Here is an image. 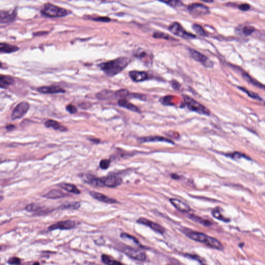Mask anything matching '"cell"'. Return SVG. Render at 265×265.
<instances>
[{"mask_svg":"<svg viewBox=\"0 0 265 265\" xmlns=\"http://www.w3.org/2000/svg\"><path fill=\"white\" fill-rule=\"evenodd\" d=\"M130 61L128 58L120 57L114 60L101 63L99 65V67L107 75L113 77L123 70L129 64Z\"/></svg>","mask_w":265,"mask_h":265,"instance_id":"6da1fadb","label":"cell"},{"mask_svg":"<svg viewBox=\"0 0 265 265\" xmlns=\"http://www.w3.org/2000/svg\"><path fill=\"white\" fill-rule=\"evenodd\" d=\"M184 232L187 236L191 239L202 243L206 244L209 247L213 249H217L219 250H223V246L222 243L215 238L208 236L203 233L196 232V231H186Z\"/></svg>","mask_w":265,"mask_h":265,"instance_id":"7a4b0ae2","label":"cell"},{"mask_svg":"<svg viewBox=\"0 0 265 265\" xmlns=\"http://www.w3.org/2000/svg\"><path fill=\"white\" fill-rule=\"evenodd\" d=\"M42 13L46 16L52 18L62 17L68 14V11L65 9L50 3L46 4L44 5Z\"/></svg>","mask_w":265,"mask_h":265,"instance_id":"3957f363","label":"cell"},{"mask_svg":"<svg viewBox=\"0 0 265 265\" xmlns=\"http://www.w3.org/2000/svg\"><path fill=\"white\" fill-rule=\"evenodd\" d=\"M183 98L187 107L190 110L195 111L201 114L209 115L210 114V112L207 108L201 104V103L196 101V100L186 95L183 97Z\"/></svg>","mask_w":265,"mask_h":265,"instance_id":"277c9868","label":"cell"},{"mask_svg":"<svg viewBox=\"0 0 265 265\" xmlns=\"http://www.w3.org/2000/svg\"><path fill=\"white\" fill-rule=\"evenodd\" d=\"M122 251L129 257L135 260L143 262L146 259V254L139 249L126 246L122 247Z\"/></svg>","mask_w":265,"mask_h":265,"instance_id":"5b68a950","label":"cell"},{"mask_svg":"<svg viewBox=\"0 0 265 265\" xmlns=\"http://www.w3.org/2000/svg\"><path fill=\"white\" fill-rule=\"evenodd\" d=\"M169 30L176 35L184 39H194L195 35L188 32L182 26L177 22H175L169 27Z\"/></svg>","mask_w":265,"mask_h":265,"instance_id":"8992f818","label":"cell"},{"mask_svg":"<svg viewBox=\"0 0 265 265\" xmlns=\"http://www.w3.org/2000/svg\"><path fill=\"white\" fill-rule=\"evenodd\" d=\"M188 10L190 14L194 17L203 16L208 14L209 8L202 4L193 3L188 5Z\"/></svg>","mask_w":265,"mask_h":265,"instance_id":"52a82bcc","label":"cell"},{"mask_svg":"<svg viewBox=\"0 0 265 265\" xmlns=\"http://www.w3.org/2000/svg\"><path fill=\"white\" fill-rule=\"evenodd\" d=\"M29 108V103L26 101H23L19 103L13 110L11 115V119L14 120L23 117L27 113Z\"/></svg>","mask_w":265,"mask_h":265,"instance_id":"ba28073f","label":"cell"},{"mask_svg":"<svg viewBox=\"0 0 265 265\" xmlns=\"http://www.w3.org/2000/svg\"><path fill=\"white\" fill-rule=\"evenodd\" d=\"M190 53L194 59L201 63V64L206 68H211L213 66V63L207 56L201 52L194 50L193 49H189Z\"/></svg>","mask_w":265,"mask_h":265,"instance_id":"9c48e42d","label":"cell"},{"mask_svg":"<svg viewBox=\"0 0 265 265\" xmlns=\"http://www.w3.org/2000/svg\"><path fill=\"white\" fill-rule=\"evenodd\" d=\"M101 178L103 187L106 186L108 188H115L120 185L122 182L121 178L114 175H111Z\"/></svg>","mask_w":265,"mask_h":265,"instance_id":"30bf717a","label":"cell"},{"mask_svg":"<svg viewBox=\"0 0 265 265\" xmlns=\"http://www.w3.org/2000/svg\"><path fill=\"white\" fill-rule=\"evenodd\" d=\"M76 227V223L74 221L66 220L57 222L49 227L50 230H69L74 229Z\"/></svg>","mask_w":265,"mask_h":265,"instance_id":"8fae6325","label":"cell"},{"mask_svg":"<svg viewBox=\"0 0 265 265\" xmlns=\"http://www.w3.org/2000/svg\"><path fill=\"white\" fill-rule=\"evenodd\" d=\"M137 222L138 223L143 224V225H146L147 226L149 227L152 230H153L154 231L157 232V233H159L161 234H163L165 233V230L164 229L163 227L161 225H159V224L156 223L154 222L149 220L148 219H145L143 217H141L139 219H138L137 221Z\"/></svg>","mask_w":265,"mask_h":265,"instance_id":"7c38bea8","label":"cell"},{"mask_svg":"<svg viewBox=\"0 0 265 265\" xmlns=\"http://www.w3.org/2000/svg\"><path fill=\"white\" fill-rule=\"evenodd\" d=\"M16 12L14 10H2L0 11V23H8L14 21L16 17Z\"/></svg>","mask_w":265,"mask_h":265,"instance_id":"4fadbf2b","label":"cell"},{"mask_svg":"<svg viewBox=\"0 0 265 265\" xmlns=\"http://www.w3.org/2000/svg\"><path fill=\"white\" fill-rule=\"evenodd\" d=\"M90 195L92 197L95 198L97 201H101V202L107 203V204H116L118 202L115 199L109 197L107 196H106L103 194L97 192L91 191L90 192Z\"/></svg>","mask_w":265,"mask_h":265,"instance_id":"5bb4252c","label":"cell"},{"mask_svg":"<svg viewBox=\"0 0 265 265\" xmlns=\"http://www.w3.org/2000/svg\"><path fill=\"white\" fill-rule=\"evenodd\" d=\"M129 75L132 81L135 82H141L148 79V74L145 72L133 71L129 72Z\"/></svg>","mask_w":265,"mask_h":265,"instance_id":"9a60e30c","label":"cell"},{"mask_svg":"<svg viewBox=\"0 0 265 265\" xmlns=\"http://www.w3.org/2000/svg\"><path fill=\"white\" fill-rule=\"evenodd\" d=\"M171 204L175 207L180 211V212H188L191 210L190 206H188V205L185 204L184 202H182L181 201L179 200V199H175V198H172V199H169Z\"/></svg>","mask_w":265,"mask_h":265,"instance_id":"2e32d148","label":"cell"},{"mask_svg":"<svg viewBox=\"0 0 265 265\" xmlns=\"http://www.w3.org/2000/svg\"><path fill=\"white\" fill-rule=\"evenodd\" d=\"M38 91L43 94H56V93H64L65 91L63 89L56 86H46L37 89Z\"/></svg>","mask_w":265,"mask_h":265,"instance_id":"e0dca14e","label":"cell"},{"mask_svg":"<svg viewBox=\"0 0 265 265\" xmlns=\"http://www.w3.org/2000/svg\"><path fill=\"white\" fill-rule=\"evenodd\" d=\"M68 195L60 190H53L50 191L43 196V197L49 199H58L61 198L65 197Z\"/></svg>","mask_w":265,"mask_h":265,"instance_id":"ac0fdd59","label":"cell"},{"mask_svg":"<svg viewBox=\"0 0 265 265\" xmlns=\"http://www.w3.org/2000/svg\"><path fill=\"white\" fill-rule=\"evenodd\" d=\"M59 187L68 192L69 193H73L75 194H81V191L77 188V186L71 183H61L58 185Z\"/></svg>","mask_w":265,"mask_h":265,"instance_id":"d6986e66","label":"cell"},{"mask_svg":"<svg viewBox=\"0 0 265 265\" xmlns=\"http://www.w3.org/2000/svg\"><path fill=\"white\" fill-rule=\"evenodd\" d=\"M139 140L141 143H146V142H164L173 143V142L170 140L168 139L167 138L161 136H148L145 137H142L139 139Z\"/></svg>","mask_w":265,"mask_h":265,"instance_id":"ffe728a7","label":"cell"},{"mask_svg":"<svg viewBox=\"0 0 265 265\" xmlns=\"http://www.w3.org/2000/svg\"><path fill=\"white\" fill-rule=\"evenodd\" d=\"M45 125L47 127H52L55 130H59L62 132L67 130V129L65 126H61L59 122L52 120L47 121L45 123Z\"/></svg>","mask_w":265,"mask_h":265,"instance_id":"44dd1931","label":"cell"},{"mask_svg":"<svg viewBox=\"0 0 265 265\" xmlns=\"http://www.w3.org/2000/svg\"><path fill=\"white\" fill-rule=\"evenodd\" d=\"M14 82V79L10 76L0 75V88L6 89Z\"/></svg>","mask_w":265,"mask_h":265,"instance_id":"7402d4cb","label":"cell"},{"mask_svg":"<svg viewBox=\"0 0 265 265\" xmlns=\"http://www.w3.org/2000/svg\"><path fill=\"white\" fill-rule=\"evenodd\" d=\"M118 103L119 106L122 107L126 108L130 110L134 111V112H137V113L140 112L139 110L138 107H137L136 106H135L134 105L132 104V103H129V101L125 99L119 100Z\"/></svg>","mask_w":265,"mask_h":265,"instance_id":"603a6c76","label":"cell"},{"mask_svg":"<svg viewBox=\"0 0 265 265\" xmlns=\"http://www.w3.org/2000/svg\"><path fill=\"white\" fill-rule=\"evenodd\" d=\"M114 96L115 97V93L107 90H103L97 94V98L100 100L112 99L114 97Z\"/></svg>","mask_w":265,"mask_h":265,"instance_id":"cb8c5ba5","label":"cell"},{"mask_svg":"<svg viewBox=\"0 0 265 265\" xmlns=\"http://www.w3.org/2000/svg\"><path fill=\"white\" fill-rule=\"evenodd\" d=\"M19 50L18 47L8 45L6 43H0V52L4 53H10L17 52Z\"/></svg>","mask_w":265,"mask_h":265,"instance_id":"d4e9b609","label":"cell"},{"mask_svg":"<svg viewBox=\"0 0 265 265\" xmlns=\"http://www.w3.org/2000/svg\"><path fill=\"white\" fill-rule=\"evenodd\" d=\"M242 76L244 78L246 81H247V82L252 84L253 85H255L256 87H257L259 88L264 89V86L262 84H260L259 82H258L257 81H256L255 79H253V78L248 75V74L246 72H242Z\"/></svg>","mask_w":265,"mask_h":265,"instance_id":"484cf974","label":"cell"},{"mask_svg":"<svg viewBox=\"0 0 265 265\" xmlns=\"http://www.w3.org/2000/svg\"><path fill=\"white\" fill-rule=\"evenodd\" d=\"M130 95V93L126 89H121L116 92L115 93V97L116 98H119V100H122L127 98Z\"/></svg>","mask_w":265,"mask_h":265,"instance_id":"4316f807","label":"cell"},{"mask_svg":"<svg viewBox=\"0 0 265 265\" xmlns=\"http://www.w3.org/2000/svg\"><path fill=\"white\" fill-rule=\"evenodd\" d=\"M190 219H191L192 220L194 221L195 222L199 223L205 225V226H210L211 225V223L209 221L202 219V218H201V217H198L196 215H190Z\"/></svg>","mask_w":265,"mask_h":265,"instance_id":"83f0119b","label":"cell"},{"mask_svg":"<svg viewBox=\"0 0 265 265\" xmlns=\"http://www.w3.org/2000/svg\"><path fill=\"white\" fill-rule=\"evenodd\" d=\"M212 214L214 217H215L216 219H218L219 220L225 222H229V219L225 217H224L223 215H222L219 209H214L212 212Z\"/></svg>","mask_w":265,"mask_h":265,"instance_id":"f1b7e54d","label":"cell"},{"mask_svg":"<svg viewBox=\"0 0 265 265\" xmlns=\"http://www.w3.org/2000/svg\"><path fill=\"white\" fill-rule=\"evenodd\" d=\"M81 204L78 202H73L68 203L66 204L63 205L61 206V209H77L79 208Z\"/></svg>","mask_w":265,"mask_h":265,"instance_id":"f546056e","label":"cell"},{"mask_svg":"<svg viewBox=\"0 0 265 265\" xmlns=\"http://www.w3.org/2000/svg\"><path fill=\"white\" fill-rule=\"evenodd\" d=\"M101 260L103 263L107 265H119L121 264V263L117 262L116 260H112L109 256L106 255H103L101 256Z\"/></svg>","mask_w":265,"mask_h":265,"instance_id":"4dcf8cb0","label":"cell"},{"mask_svg":"<svg viewBox=\"0 0 265 265\" xmlns=\"http://www.w3.org/2000/svg\"><path fill=\"white\" fill-rule=\"evenodd\" d=\"M192 28H193V30L195 32H196L197 34H198L199 35L202 36H207L206 32L205 31L203 27L200 25L197 24H193V26H192Z\"/></svg>","mask_w":265,"mask_h":265,"instance_id":"1f68e13d","label":"cell"},{"mask_svg":"<svg viewBox=\"0 0 265 265\" xmlns=\"http://www.w3.org/2000/svg\"><path fill=\"white\" fill-rule=\"evenodd\" d=\"M255 27L253 26H247L244 27L242 29V32L244 35H250L254 32L255 31Z\"/></svg>","mask_w":265,"mask_h":265,"instance_id":"d6a6232c","label":"cell"},{"mask_svg":"<svg viewBox=\"0 0 265 265\" xmlns=\"http://www.w3.org/2000/svg\"><path fill=\"white\" fill-rule=\"evenodd\" d=\"M41 209V208L39 206H38L37 205L34 204H29L26 206V210L28 211V212H34L36 211Z\"/></svg>","mask_w":265,"mask_h":265,"instance_id":"836d02e7","label":"cell"},{"mask_svg":"<svg viewBox=\"0 0 265 265\" xmlns=\"http://www.w3.org/2000/svg\"><path fill=\"white\" fill-rule=\"evenodd\" d=\"M121 238H123L124 239H130L132 241H133L134 242L136 243L137 244L139 243V241L137 238H135L134 237L131 235H130L126 233H122L121 234Z\"/></svg>","mask_w":265,"mask_h":265,"instance_id":"e575fe53","label":"cell"},{"mask_svg":"<svg viewBox=\"0 0 265 265\" xmlns=\"http://www.w3.org/2000/svg\"><path fill=\"white\" fill-rule=\"evenodd\" d=\"M153 36L156 39H169L170 38V36H169L168 34H165V33L159 32L154 33L153 35Z\"/></svg>","mask_w":265,"mask_h":265,"instance_id":"d590c367","label":"cell"},{"mask_svg":"<svg viewBox=\"0 0 265 265\" xmlns=\"http://www.w3.org/2000/svg\"><path fill=\"white\" fill-rule=\"evenodd\" d=\"M162 2H164L165 3L167 4L168 5H170V6L176 7L178 6L180 3L179 0H159Z\"/></svg>","mask_w":265,"mask_h":265,"instance_id":"8d00e7d4","label":"cell"},{"mask_svg":"<svg viewBox=\"0 0 265 265\" xmlns=\"http://www.w3.org/2000/svg\"><path fill=\"white\" fill-rule=\"evenodd\" d=\"M239 88L240 89L242 90L243 91L245 92L246 93H247L249 97H251L252 98L256 99V100H262L260 97H259V95H257L256 93H254L253 92L248 91L247 90H246V89L243 88H241V87H240Z\"/></svg>","mask_w":265,"mask_h":265,"instance_id":"74e56055","label":"cell"},{"mask_svg":"<svg viewBox=\"0 0 265 265\" xmlns=\"http://www.w3.org/2000/svg\"><path fill=\"white\" fill-rule=\"evenodd\" d=\"M110 161L109 159H104L101 161L100 163V167L102 169H107L110 167Z\"/></svg>","mask_w":265,"mask_h":265,"instance_id":"f35d334b","label":"cell"},{"mask_svg":"<svg viewBox=\"0 0 265 265\" xmlns=\"http://www.w3.org/2000/svg\"><path fill=\"white\" fill-rule=\"evenodd\" d=\"M66 110L68 112H69L71 114H74L77 111V108H76L75 106L71 104L68 105L66 107Z\"/></svg>","mask_w":265,"mask_h":265,"instance_id":"ab89813d","label":"cell"},{"mask_svg":"<svg viewBox=\"0 0 265 265\" xmlns=\"http://www.w3.org/2000/svg\"><path fill=\"white\" fill-rule=\"evenodd\" d=\"M8 263L10 264H19L20 263V260L18 257H13L10 258V259L8 260Z\"/></svg>","mask_w":265,"mask_h":265,"instance_id":"60d3db41","label":"cell"},{"mask_svg":"<svg viewBox=\"0 0 265 265\" xmlns=\"http://www.w3.org/2000/svg\"><path fill=\"white\" fill-rule=\"evenodd\" d=\"M93 20L94 21L105 22V23L110 21V18H108V17H98V18H94Z\"/></svg>","mask_w":265,"mask_h":265,"instance_id":"b9f144b4","label":"cell"},{"mask_svg":"<svg viewBox=\"0 0 265 265\" xmlns=\"http://www.w3.org/2000/svg\"><path fill=\"white\" fill-rule=\"evenodd\" d=\"M250 8V6L248 4H242L239 6V9L242 11H247Z\"/></svg>","mask_w":265,"mask_h":265,"instance_id":"7bdbcfd3","label":"cell"},{"mask_svg":"<svg viewBox=\"0 0 265 265\" xmlns=\"http://www.w3.org/2000/svg\"><path fill=\"white\" fill-rule=\"evenodd\" d=\"M231 158H235V159H237V158H245L246 156L245 155L242 154L240 153L236 152L234 153V154H231Z\"/></svg>","mask_w":265,"mask_h":265,"instance_id":"ee69618b","label":"cell"},{"mask_svg":"<svg viewBox=\"0 0 265 265\" xmlns=\"http://www.w3.org/2000/svg\"><path fill=\"white\" fill-rule=\"evenodd\" d=\"M179 84L178 82H175V81H174L173 82V84H172V87L174 88V89H178L179 88Z\"/></svg>","mask_w":265,"mask_h":265,"instance_id":"f6af8a7d","label":"cell"},{"mask_svg":"<svg viewBox=\"0 0 265 265\" xmlns=\"http://www.w3.org/2000/svg\"><path fill=\"white\" fill-rule=\"evenodd\" d=\"M14 128V126L12 125V124H10V125H9V126H6L7 130H13Z\"/></svg>","mask_w":265,"mask_h":265,"instance_id":"bcb514c9","label":"cell"},{"mask_svg":"<svg viewBox=\"0 0 265 265\" xmlns=\"http://www.w3.org/2000/svg\"><path fill=\"white\" fill-rule=\"evenodd\" d=\"M90 140L91 141V142H93V143H100V140L97 139H91Z\"/></svg>","mask_w":265,"mask_h":265,"instance_id":"7dc6e473","label":"cell"},{"mask_svg":"<svg viewBox=\"0 0 265 265\" xmlns=\"http://www.w3.org/2000/svg\"><path fill=\"white\" fill-rule=\"evenodd\" d=\"M172 178L174 179H179V176L176 175V174H173V175H172Z\"/></svg>","mask_w":265,"mask_h":265,"instance_id":"c3c4849f","label":"cell"},{"mask_svg":"<svg viewBox=\"0 0 265 265\" xmlns=\"http://www.w3.org/2000/svg\"><path fill=\"white\" fill-rule=\"evenodd\" d=\"M201 1H202L205 2H207V3H211V2H213L214 1V0H201Z\"/></svg>","mask_w":265,"mask_h":265,"instance_id":"681fc988","label":"cell"},{"mask_svg":"<svg viewBox=\"0 0 265 265\" xmlns=\"http://www.w3.org/2000/svg\"><path fill=\"white\" fill-rule=\"evenodd\" d=\"M3 199V197H2V196H0V201H2Z\"/></svg>","mask_w":265,"mask_h":265,"instance_id":"f907efd6","label":"cell"},{"mask_svg":"<svg viewBox=\"0 0 265 265\" xmlns=\"http://www.w3.org/2000/svg\"><path fill=\"white\" fill-rule=\"evenodd\" d=\"M1 67H2V63L0 62V68H1Z\"/></svg>","mask_w":265,"mask_h":265,"instance_id":"816d5d0a","label":"cell"}]
</instances>
